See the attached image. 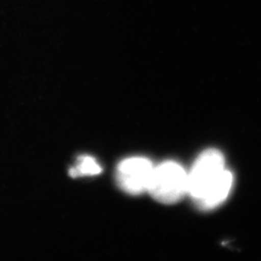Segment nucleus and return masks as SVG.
Returning a JSON list of instances; mask_svg holds the SVG:
<instances>
[{
	"instance_id": "nucleus-1",
	"label": "nucleus",
	"mask_w": 261,
	"mask_h": 261,
	"mask_svg": "<svg viewBox=\"0 0 261 261\" xmlns=\"http://www.w3.org/2000/svg\"><path fill=\"white\" fill-rule=\"evenodd\" d=\"M233 175L225 168L222 152L208 149L202 152L188 172V195L201 210L221 205L229 195Z\"/></svg>"
},
{
	"instance_id": "nucleus-2",
	"label": "nucleus",
	"mask_w": 261,
	"mask_h": 261,
	"mask_svg": "<svg viewBox=\"0 0 261 261\" xmlns=\"http://www.w3.org/2000/svg\"><path fill=\"white\" fill-rule=\"evenodd\" d=\"M147 192L161 203H176L188 194V172L176 162H165L154 168Z\"/></svg>"
},
{
	"instance_id": "nucleus-3",
	"label": "nucleus",
	"mask_w": 261,
	"mask_h": 261,
	"mask_svg": "<svg viewBox=\"0 0 261 261\" xmlns=\"http://www.w3.org/2000/svg\"><path fill=\"white\" fill-rule=\"evenodd\" d=\"M154 168L149 159L144 157L125 159L117 166V184L122 191L133 196L147 192Z\"/></svg>"
},
{
	"instance_id": "nucleus-4",
	"label": "nucleus",
	"mask_w": 261,
	"mask_h": 261,
	"mask_svg": "<svg viewBox=\"0 0 261 261\" xmlns=\"http://www.w3.org/2000/svg\"><path fill=\"white\" fill-rule=\"evenodd\" d=\"M102 167L97 163V161L91 156H81L77 159L76 166L70 168L69 173L72 177L79 176H93L102 172Z\"/></svg>"
}]
</instances>
